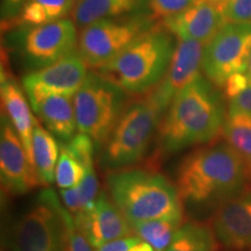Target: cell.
<instances>
[{
  "label": "cell",
  "mask_w": 251,
  "mask_h": 251,
  "mask_svg": "<svg viewBox=\"0 0 251 251\" xmlns=\"http://www.w3.org/2000/svg\"><path fill=\"white\" fill-rule=\"evenodd\" d=\"M227 112L219 87L200 75L176 97L159 124V149L176 153L222 134Z\"/></svg>",
  "instance_id": "1"
},
{
  "label": "cell",
  "mask_w": 251,
  "mask_h": 251,
  "mask_svg": "<svg viewBox=\"0 0 251 251\" xmlns=\"http://www.w3.org/2000/svg\"><path fill=\"white\" fill-rule=\"evenodd\" d=\"M248 180L244 164L224 141L194 150L185 157L177 172L181 201L193 205H221L241 192Z\"/></svg>",
  "instance_id": "2"
},
{
  "label": "cell",
  "mask_w": 251,
  "mask_h": 251,
  "mask_svg": "<svg viewBox=\"0 0 251 251\" xmlns=\"http://www.w3.org/2000/svg\"><path fill=\"white\" fill-rule=\"evenodd\" d=\"M113 202L131 226L152 220H183L177 187L162 175L143 170H121L107 177Z\"/></svg>",
  "instance_id": "3"
},
{
  "label": "cell",
  "mask_w": 251,
  "mask_h": 251,
  "mask_svg": "<svg viewBox=\"0 0 251 251\" xmlns=\"http://www.w3.org/2000/svg\"><path fill=\"white\" fill-rule=\"evenodd\" d=\"M176 47L170 31L155 26L98 71L127 93H146L161 83Z\"/></svg>",
  "instance_id": "4"
},
{
  "label": "cell",
  "mask_w": 251,
  "mask_h": 251,
  "mask_svg": "<svg viewBox=\"0 0 251 251\" xmlns=\"http://www.w3.org/2000/svg\"><path fill=\"white\" fill-rule=\"evenodd\" d=\"M163 113L148 98L127 105L103 143L100 164L105 170H121L143 158L161 124Z\"/></svg>",
  "instance_id": "5"
},
{
  "label": "cell",
  "mask_w": 251,
  "mask_h": 251,
  "mask_svg": "<svg viewBox=\"0 0 251 251\" xmlns=\"http://www.w3.org/2000/svg\"><path fill=\"white\" fill-rule=\"evenodd\" d=\"M72 101L77 129L101 147L127 107V92L99 71H92Z\"/></svg>",
  "instance_id": "6"
},
{
  "label": "cell",
  "mask_w": 251,
  "mask_h": 251,
  "mask_svg": "<svg viewBox=\"0 0 251 251\" xmlns=\"http://www.w3.org/2000/svg\"><path fill=\"white\" fill-rule=\"evenodd\" d=\"M65 209L54 191H40L14 222L12 250L67 251Z\"/></svg>",
  "instance_id": "7"
},
{
  "label": "cell",
  "mask_w": 251,
  "mask_h": 251,
  "mask_svg": "<svg viewBox=\"0 0 251 251\" xmlns=\"http://www.w3.org/2000/svg\"><path fill=\"white\" fill-rule=\"evenodd\" d=\"M153 20L151 15L128 14L87 25L78 34V55L87 68L99 70L155 27Z\"/></svg>",
  "instance_id": "8"
},
{
  "label": "cell",
  "mask_w": 251,
  "mask_h": 251,
  "mask_svg": "<svg viewBox=\"0 0 251 251\" xmlns=\"http://www.w3.org/2000/svg\"><path fill=\"white\" fill-rule=\"evenodd\" d=\"M251 56V24L227 23L205 46V76L224 89L234 75L246 74Z\"/></svg>",
  "instance_id": "9"
},
{
  "label": "cell",
  "mask_w": 251,
  "mask_h": 251,
  "mask_svg": "<svg viewBox=\"0 0 251 251\" xmlns=\"http://www.w3.org/2000/svg\"><path fill=\"white\" fill-rule=\"evenodd\" d=\"M17 39L25 65L34 71L77 52L78 48L77 26L70 19L39 27L19 28Z\"/></svg>",
  "instance_id": "10"
},
{
  "label": "cell",
  "mask_w": 251,
  "mask_h": 251,
  "mask_svg": "<svg viewBox=\"0 0 251 251\" xmlns=\"http://www.w3.org/2000/svg\"><path fill=\"white\" fill-rule=\"evenodd\" d=\"M0 176L6 193L20 196L41 185L20 137L8 117L1 114L0 128Z\"/></svg>",
  "instance_id": "11"
},
{
  "label": "cell",
  "mask_w": 251,
  "mask_h": 251,
  "mask_svg": "<svg viewBox=\"0 0 251 251\" xmlns=\"http://www.w3.org/2000/svg\"><path fill=\"white\" fill-rule=\"evenodd\" d=\"M87 75L85 62L78 52H74L54 64L28 74L24 77L23 85L30 105L47 94H62L74 98Z\"/></svg>",
  "instance_id": "12"
},
{
  "label": "cell",
  "mask_w": 251,
  "mask_h": 251,
  "mask_svg": "<svg viewBox=\"0 0 251 251\" xmlns=\"http://www.w3.org/2000/svg\"><path fill=\"white\" fill-rule=\"evenodd\" d=\"M205 45L193 40H178L171 64L148 98L163 114L176 97L200 76Z\"/></svg>",
  "instance_id": "13"
},
{
  "label": "cell",
  "mask_w": 251,
  "mask_h": 251,
  "mask_svg": "<svg viewBox=\"0 0 251 251\" xmlns=\"http://www.w3.org/2000/svg\"><path fill=\"white\" fill-rule=\"evenodd\" d=\"M212 228L226 248L251 250V191H243L219 205Z\"/></svg>",
  "instance_id": "14"
},
{
  "label": "cell",
  "mask_w": 251,
  "mask_h": 251,
  "mask_svg": "<svg viewBox=\"0 0 251 251\" xmlns=\"http://www.w3.org/2000/svg\"><path fill=\"white\" fill-rule=\"evenodd\" d=\"M227 23L221 9L207 0H197L180 13L163 19L162 26L178 40H193L206 46Z\"/></svg>",
  "instance_id": "15"
},
{
  "label": "cell",
  "mask_w": 251,
  "mask_h": 251,
  "mask_svg": "<svg viewBox=\"0 0 251 251\" xmlns=\"http://www.w3.org/2000/svg\"><path fill=\"white\" fill-rule=\"evenodd\" d=\"M74 219L94 249L109 241L134 234L133 226L105 193L100 194L91 211L74 216Z\"/></svg>",
  "instance_id": "16"
},
{
  "label": "cell",
  "mask_w": 251,
  "mask_h": 251,
  "mask_svg": "<svg viewBox=\"0 0 251 251\" xmlns=\"http://www.w3.org/2000/svg\"><path fill=\"white\" fill-rule=\"evenodd\" d=\"M1 106L2 113L8 117L23 142L28 158L34 168L33 159V131L35 118L31 115L30 103H28L23 89L8 75H1Z\"/></svg>",
  "instance_id": "17"
},
{
  "label": "cell",
  "mask_w": 251,
  "mask_h": 251,
  "mask_svg": "<svg viewBox=\"0 0 251 251\" xmlns=\"http://www.w3.org/2000/svg\"><path fill=\"white\" fill-rule=\"evenodd\" d=\"M30 107L56 139L69 142L76 135V115L70 97L47 94L31 103Z\"/></svg>",
  "instance_id": "18"
},
{
  "label": "cell",
  "mask_w": 251,
  "mask_h": 251,
  "mask_svg": "<svg viewBox=\"0 0 251 251\" xmlns=\"http://www.w3.org/2000/svg\"><path fill=\"white\" fill-rule=\"evenodd\" d=\"M72 0H26L18 17L1 25L2 29L33 28L67 19L75 7Z\"/></svg>",
  "instance_id": "19"
},
{
  "label": "cell",
  "mask_w": 251,
  "mask_h": 251,
  "mask_svg": "<svg viewBox=\"0 0 251 251\" xmlns=\"http://www.w3.org/2000/svg\"><path fill=\"white\" fill-rule=\"evenodd\" d=\"M143 0H79L72 11V20L83 28L96 21L131 14Z\"/></svg>",
  "instance_id": "20"
},
{
  "label": "cell",
  "mask_w": 251,
  "mask_h": 251,
  "mask_svg": "<svg viewBox=\"0 0 251 251\" xmlns=\"http://www.w3.org/2000/svg\"><path fill=\"white\" fill-rule=\"evenodd\" d=\"M59 147L55 136L42 127L35 119L33 131V159L42 185H50L55 180V169L58 161Z\"/></svg>",
  "instance_id": "21"
},
{
  "label": "cell",
  "mask_w": 251,
  "mask_h": 251,
  "mask_svg": "<svg viewBox=\"0 0 251 251\" xmlns=\"http://www.w3.org/2000/svg\"><path fill=\"white\" fill-rule=\"evenodd\" d=\"M222 136L242 159L251 183V115L227 112Z\"/></svg>",
  "instance_id": "22"
},
{
  "label": "cell",
  "mask_w": 251,
  "mask_h": 251,
  "mask_svg": "<svg viewBox=\"0 0 251 251\" xmlns=\"http://www.w3.org/2000/svg\"><path fill=\"white\" fill-rule=\"evenodd\" d=\"M218 238L209 226L186 222L177 231L165 251H216Z\"/></svg>",
  "instance_id": "23"
},
{
  "label": "cell",
  "mask_w": 251,
  "mask_h": 251,
  "mask_svg": "<svg viewBox=\"0 0 251 251\" xmlns=\"http://www.w3.org/2000/svg\"><path fill=\"white\" fill-rule=\"evenodd\" d=\"M183 226V220H152L134 225V234L152 247L153 251H165Z\"/></svg>",
  "instance_id": "24"
},
{
  "label": "cell",
  "mask_w": 251,
  "mask_h": 251,
  "mask_svg": "<svg viewBox=\"0 0 251 251\" xmlns=\"http://www.w3.org/2000/svg\"><path fill=\"white\" fill-rule=\"evenodd\" d=\"M86 175V169L72 155L64 144L61 146L57 164L55 169V181L62 190L79 185Z\"/></svg>",
  "instance_id": "25"
},
{
  "label": "cell",
  "mask_w": 251,
  "mask_h": 251,
  "mask_svg": "<svg viewBox=\"0 0 251 251\" xmlns=\"http://www.w3.org/2000/svg\"><path fill=\"white\" fill-rule=\"evenodd\" d=\"M63 144L70 150L72 155L76 157L81 164L85 166L86 170L89 168L94 166V149H96L97 146L89 135L84 133H78L69 142H65Z\"/></svg>",
  "instance_id": "26"
},
{
  "label": "cell",
  "mask_w": 251,
  "mask_h": 251,
  "mask_svg": "<svg viewBox=\"0 0 251 251\" xmlns=\"http://www.w3.org/2000/svg\"><path fill=\"white\" fill-rule=\"evenodd\" d=\"M65 224H67V251H96L86 235L76 226L74 216L65 209Z\"/></svg>",
  "instance_id": "27"
},
{
  "label": "cell",
  "mask_w": 251,
  "mask_h": 251,
  "mask_svg": "<svg viewBox=\"0 0 251 251\" xmlns=\"http://www.w3.org/2000/svg\"><path fill=\"white\" fill-rule=\"evenodd\" d=\"M197 0H149V8L152 19H165L180 13Z\"/></svg>",
  "instance_id": "28"
},
{
  "label": "cell",
  "mask_w": 251,
  "mask_h": 251,
  "mask_svg": "<svg viewBox=\"0 0 251 251\" xmlns=\"http://www.w3.org/2000/svg\"><path fill=\"white\" fill-rule=\"evenodd\" d=\"M78 187H79L81 202H83V213L89 212L93 208L98 199V180H97L94 166L87 169L85 177L78 185Z\"/></svg>",
  "instance_id": "29"
},
{
  "label": "cell",
  "mask_w": 251,
  "mask_h": 251,
  "mask_svg": "<svg viewBox=\"0 0 251 251\" xmlns=\"http://www.w3.org/2000/svg\"><path fill=\"white\" fill-rule=\"evenodd\" d=\"M222 12L228 23L251 24V0H227Z\"/></svg>",
  "instance_id": "30"
},
{
  "label": "cell",
  "mask_w": 251,
  "mask_h": 251,
  "mask_svg": "<svg viewBox=\"0 0 251 251\" xmlns=\"http://www.w3.org/2000/svg\"><path fill=\"white\" fill-rule=\"evenodd\" d=\"M61 198L63 200V205L71 213L72 216L83 214V202H81V197L78 185L75 187L62 190Z\"/></svg>",
  "instance_id": "31"
},
{
  "label": "cell",
  "mask_w": 251,
  "mask_h": 251,
  "mask_svg": "<svg viewBox=\"0 0 251 251\" xmlns=\"http://www.w3.org/2000/svg\"><path fill=\"white\" fill-rule=\"evenodd\" d=\"M228 111L230 113H244L251 115V84H249L242 92H240L228 100Z\"/></svg>",
  "instance_id": "32"
},
{
  "label": "cell",
  "mask_w": 251,
  "mask_h": 251,
  "mask_svg": "<svg viewBox=\"0 0 251 251\" xmlns=\"http://www.w3.org/2000/svg\"><path fill=\"white\" fill-rule=\"evenodd\" d=\"M142 241L139 236H128V237H122L118 238V240L109 241V242L102 244L94 249L96 251H129L135 244H137Z\"/></svg>",
  "instance_id": "33"
},
{
  "label": "cell",
  "mask_w": 251,
  "mask_h": 251,
  "mask_svg": "<svg viewBox=\"0 0 251 251\" xmlns=\"http://www.w3.org/2000/svg\"><path fill=\"white\" fill-rule=\"evenodd\" d=\"M248 85H249V80H248L246 74L234 75V76L229 78L224 87L226 97H227L228 100L231 99L236 94L242 92Z\"/></svg>",
  "instance_id": "34"
},
{
  "label": "cell",
  "mask_w": 251,
  "mask_h": 251,
  "mask_svg": "<svg viewBox=\"0 0 251 251\" xmlns=\"http://www.w3.org/2000/svg\"><path fill=\"white\" fill-rule=\"evenodd\" d=\"M26 0H1V25L18 17Z\"/></svg>",
  "instance_id": "35"
},
{
  "label": "cell",
  "mask_w": 251,
  "mask_h": 251,
  "mask_svg": "<svg viewBox=\"0 0 251 251\" xmlns=\"http://www.w3.org/2000/svg\"><path fill=\"white\" fill-rule=\"evenodd\" d=\"M129 251H153V249L150 244L144 242V241H140V242L135 244Z\"/></svg>",
  "instance_id": "36"
},
{
  "label": "cell",
  "mask_w": 251,
  "mask_h": 251,
  "mask_svg": "<svg viewBox=\"0 0 251 251\" xmlns=\"http://www.w3.org/2000/svg\"><path fill=\"white\" fill-rule=\"evenodd\" d=\"M207 1H209L212 5H214L215 7H218L222 11V8H224V6L227 0H207Z\"/></svg>",
  "instance_id": "37"
},
{
  "label": "cell",
  "mask_w": 251,
  "mask_h": 251,
  "mask_svg": "<svg viewBox=\"0 0 251 251\" xmlns=\"http://www.w3.org/2000/svg\"><path fill=\"white\" fill-rule=\"evenodd\" d=\"M246 75L248 77V80H249V84H251V56H250V61H249V67H248Z\"/></svg>",
  "instance_id": "38"
},
{
  "label": "cell",
  "mask_w": 251,
  "mask_h": 251,
  "mask_svg": "<svg viewBox=\"0 0 251 251\" xmlns=\"http://www.w3.org/2000/svg\"><path fill=\"white\" fill-rule=\"evenodd\" d=\"M72 1H74L75 4H76V2H77V1H79V0H72Z\"/></svg>",
  "instance_id": "39"
}]
</instances>
